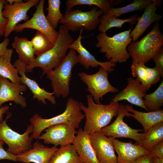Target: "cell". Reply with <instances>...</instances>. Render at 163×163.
Here are the masks:
<instances>
[{
	"label": "cell",
	"mask_w": 163,
	"mask_h": 163,
	"mask_svg": "<svg viewBox=\"0 0 163 163\" xmlns=\"http://www.w3.org/2000/svg\"><path fill=\"white\" fill-rule=\"evenodd\" d=\"M57 39L53 47L46 52L37 56L26 66V72H32L38 67L42 73L41 78L58 66L65 58L73 39L68 28L63 25L59 28Z\"/></svg>",
	"instance_id": "1"
},
{
	"label": "cell",
	"mask_w": 163,
	"mask_h": 163,
	"mask_svg": "<svg viewBox=\"0 0 163 163\" xmlns=\"http://www.w3.org/2000/svg\"><path fill=\"white\" fill-rule=\"evenodd\" d=\"M86 98L88 106L82 102L79 106L86 119L83 130L91 135L99 132L117 115L119 104L118 102H110L108 105L96 103L90 94Z\"/></svg>",
	"instance_id": "2"
},
{
	"label": "cell",
	"mask_w": 163,
	"mask_h": 163,
	"mask_svg": "<svg viewBox=\"0 0 163 163\" xmlns=\"http://www.w3.org/2000/svg\"><path fill=\"white\" fill-rule=\"evenodd\" d=\"M80 109L79 103L72 97L67 101L66 109L62 113L49 119H44L38 114L33 115L29 119L33 125L32 137L37 139L42 131L53 125L66 123L72 125L75 129L79 127L82 120L85 118Z\"/></svg>",
	"instance_id": "3"
},
{
	"label": "cell",
	"mask_w": 163,
	"mask_h": 163,
	"mask_svg": "<svg viewBox=\"0 0 163 163\" xmlns=\"http://www.w3.org/2000/svg\"><path fill=\"white\" fill-rule=\"evenodd\" d=\"M132 27L112 37L105 33H100L96 37L98 42L96 47L100 48V52L105 53L110 61L115 64L126 62L129 57L127 48L133 41L130 36Z\"/></svg>",
	"instance_id": "4"
},
{
	"label": "cell",
	"mask_w": 163,
	"mask_h": 163,
	"mask_svg": "<svg viewBox=\"0 0 163 163\" xmlns=\"http://www.w3.org/2000/svg\"><path fill=\"white\" fill-rule=\"evenodd\" d=\"M158 22L155 23L152 29L139 41L131 42L127 50L132 61L145 65L159 51L163 45V34Z\"/></svg>",
	"instance_id": "5"
},
{
	"label": "cell",
	"mask_w": 163,
	"mask_h": 163,
	"mask_svg": "<svg viewBox=\"0 0 163 163\" xmlns=\"http://www.w3.org/2000/svg\"><path fill=\"white\" fill-rule=\"evenodd\" d=\"M79 63L76 52L69 49L68 53L59 65L46 74L51 81L54 95L67 97L70 93V80L73 68Z\"/></svg>",
	"instance_id": "6"
},
{
	"label": "cell",
	"mask_w": 163,
	"mask_h": 163,
	"mask_svg": "<svg viewBox=\"0 0 163 163\" xmlns=\"http://www.w3.org/2000/svg\"><path fill=\"white\" fill-rule=\"evenodd\" d=\"M11 116V113H8L5 120L0 123V140L8 145L7 152L18 155L32 148L34 138L32 135H29L33 133V127L31 124L28 125L26 131L20 134L12 130L6 123L7 120Z\"/></svg>",
	"instance_id": "7"
},
{
	"label": "cell",
	"mask_w": 163,
	"mask_h": 163,
	"mask_svg": "<svg viewBox=\"0 0 163 163\" xmlns=\"http://www.w3.org/2000/svg\"><path fill=\"white\" fill-rule=\"evenodd\" d=\"M103 11L93 7L90 11H83L77 9L66 11L59 22L69 30L75 31L82 28L91 31L95 29L100 23L99 17L104 14Z\"/></svg>",
	"instance_id": "8"
},
{
	"label": "cell",
	"mask_w": 163,
	"mask_h": 163,
	"mask_svg": "<svg viewBox=\"0 0 163 163\" xmlns=\"http://www.w3.org/2000/svg\"><path fill=\"white\" fill-rule=\"evenodd\" d=\"M108 72L101 67L98 71L92 75L83 72L78 73L81 81L87 86L86 90L88 91L95 102L101 103L104 95L109 92H117L118 89L113 86L110 83L108 77Z\"/></svg>",
	"instance_id": "9"
},
{
	"label": "cell",
	"mask_w": 163,
	"mask_h": 163,
	"mask_svg": "<svg viewBox=\"0 0 163 163\" xmlns=\"http://www.w3.org/2000/svg\"><path fill=\"white\" fill-rule=\"evenodd\" d=\"M131 113L127 111L125 105L119 104L117 116L114 121L110 125L102 129L99 131L107 136L113 139L127 138L132 139L139 144L143 139L145 134L139 133L142 129H136L129 126L123 121L124 117H130Z\"/></svg>",
	"instance_id": "10"
},
{
	"label": "cell",
	"mask_w": 163,
	"mask_h": 163,
	"mask_svg": "<svg viewBox=\"0 0 163 163\" xmlns=\"http://www.w3.org/2000/svg\"><path fill=\"white\" fill-rule=\"evenodd\" d=\"M44 0H40L37 4L36 10L30 19L22 24H18L14 30L18 32L25 29H33L46 36L53 44L58 34L48 21L44 12Z\"/></svg>",
	"instance_id": "11"
},
{
	"label": "cell",
	"mask_w": 163,
	"mask_h": 163,
	"mask_svg": "<svg viewBox=\"0 0 163 163\" xmlns=\"http://www.w3.org/2000/svg\"><path fill=\"white\" fill-rule=\"evenodd\" d=\"M38 138L43 140L44 143L52 144L57 147L72 144L77 131L72 125L61 123L50 126L44 130Z\"/></svg>",
	"instance_id": "12"
},
{
	"label": "cell",
	"mask_w": 163,
	"mask_h": 163,
	"mask_svg": "<svg viewBox=\"0 0 163 163\" xmlns=\"http://www.w3.org/2000/svg\"><path fill=\"white\" fill-rule=\"evenodd\" d=\"M39 1V0H29L25 2H23L10 5L6 1L2 14L8 21L4 36L5 38H8L20 22L26 21L29 20V16L27 14L28 11L32 7L38 4Z\"/></svg>",
	"instance_id": "13"
},
{
	"label": "cell",
	"mask_w": 163,
	"mask_h": 163,
	"mask_svg": "<svg viewBox=\"0 0 163 163\" xmlns=\"http://www.w3.org/2000/svg\"><path fill=\"white\" fill-rule=\"evenodd\" d=\"M90 141L100 163H117L112 138L108 137L100 132L90 135Z\"/></svg>",
	"instance_id": "14"
},
{
	"label": "cell",
	"mask_w": 163,
	"mask_h": 163,
	"mask_svg": "<svg viewBox=\"0 0 163 163\" xmlns=\"http://www.w3.org/2000/svg\"><path fill=\"white\" fill-rule=\"evenodd\" d=\"M127 79L126 87L114 96L110 102H118L125 100L149 111L143 101V97L146 94V89L136 79L129 77Z\"/></svg>",
	"instance_id": "15"
},
{
	"label": "cell",
	"mask_w": 163,
	"mask_h": 163,
	"mask_svg": "<svg viewBox=\"0 0 163 163\" xmlns=\"http://www.w3.org/2000/svg\"><path fill=\"white\" fill-rule=\"evenodd\" d=\"M161 1L151 0L144 9L142 14L137 19V23L130 34L133 42L136 41L144 33L146 29L153 23L158 22L162 16L156 13L157 8L161 3Z\"/></svg>",
	"instance_id": "16"
},
{
	"label": "cell",
	"mask_w": 163,
	"mask_h": 163,
	"mask_svg": "<svg viewBox=\"0 0 163 163\" xmlns=\"http://www.w3.org/2000/svg\"><path fill=\"white\" fill-rule=\"evenodd\" d=\"M83 29V28H82L80 30L78 38L70 45L69 49H72L78 52L79 63L86 69H88L90 67L97 68L100 66L109 73L112 72L114 71L113 67L116 66V64L110 61L104 62L98 61L82 45L81 40L84 38L82 36Z\"/></svg>",
	"instance_id": "17"
},
{
	"label": "cell",
	"mask_w": 163,
	"mask_h": 163,
	"mask_svg": "<svg viewBox=\"0 0 163 163\" xmlns=\"http://www.w3.org/2000/svg\"><path fill=\"white\" fill-rule=\"evenodd\" d=\"M13 65L21 75V84L25 85L30 90L33 94L34 99H37L45 105L47 104L46 100H48L53 104L56 103L53 92H49L44 88H41L35 81L26 76L25 74L26 64L18 59L15 62Z\"/></svg>",
	"instance_id": "18"
},
{
	"label": "cell",
	"mask_w": 163,
	"mask_h": 163,
	"mask_svg": "<svg viewBox=\"0 0 163 163\" xmlns=\"http://www.w3.org/2000/svg\"><path fill=\"white\" fill-rule=\"evenodd\" d=\"M27 86L22 84H15L0 76V106L5 102L13 101L22 107H27L25 97L20 94L25 91Z\"/></svg>",
	"instance_id": "19"
},
{
	"label": "cell",
	"mask_w": 163,
	"mask_h": 163,
	"mask_svg": "<svg viewBox=\"0 0 163 163\" xmlns=\"http://www.w3.org/2000/svg\"><path fill=\"white\" fill-rule=\"evenodd\" d=\"M112 141L118 155L117 163H132L139 157L150 152L140 144H133L131 141L125 142L113 138Z\"/></svg>",
	"instance_id": "20"
},
{
	"label": "cell",
	"mask_w": 163,
	"mask_h": 163,
	"mask_svg": "<svg viewBox=\"0 0 163 163\" xmlns=\"http://www.w3.org/2000/svg\"><path fill=\"white\" fill-rule=\"evenodd\" d=\"M58 148L53 146H45L37 141L34 143L32 148L16 155L18 161L24 163H49L51 157Z\"/></svg>",
	"instance_id": "21"
},
{
	"label": "cell",
	"mask_w": 163,
	"mask_h": 163,
	"mask_svg": "<svg viewBox=\"0 0 163 163\" xmlns=\"http://www.w3.org/2000/svg\"><path fill=\"white\" fill-rule=\"evenodd\" d=\"M90 134L82 128L78 130L73 143L83 163H100L91 145Z\"/></svg>",
	"instance_id": "22"
},
{
	"label": "cell",
	"mask_w": 163,
	"mask_h": 163,
	"mask_svg": "<svg viewBox=\"0 0 163 163\" xmlns=\"http://www.w3.org/2000/svg\"><path fill=\"white\" fill-rule=\"evenodd\" d=\"M125 106L128 112L131 114V117L137 120L143 128L144 133H146L148 130L159 123L163 122V110L144 112L134 109L132 105H126Z\"/></svg>",
	"instance_id": "23"
},
{
	"label": "cell",
	"mask_w": 163,
	"mask_h": 163,
	"mask_svg": "<svg viewBox=\"0 0 163 163\" xmlns=\"http://www.w3.org/2000/svg\"><path fill=\"white\" fill-rule=\"evenodd\" d=\"M13 52L12 49L7 48L0 56V76L8 79L12 83L21 84L18 71L11 63Z\"/></svg>",
	"instance_id": "24"
},
{
	"label": "cell",
	"mask_w": 163,
	"mask_h": 163,
	"mask_svg": "<svg viewBox=\"0 0 163 163\" xmlns=\"http://www.w3.org/2000/svg\"><path fill=\"white\" fill-rule=\"evenodd\" d=\"M12 45L18 54V59L27 65L35 58L32 44L27 38L16 36Z\"/></svg>",
	"instance_id": "25"
},
{
	"label": "cell",
	"mask_w": 163,
	"mask_h": 163,
	"mask_svg": "<svg viewBox=\"0 0 163 163\" xmlns=\"http://www.w3.org/2000/svg\"><path fill=\"white\" fill-rule=\"evenodd\" d=\"M49 163H83L73 144L60 146L55 152Z\"/></svg>",
	"instance_id": "26"
},
{
	"label": "cell",
	"mask_w": 163,
	"mask_h": 163,
	"mask_svg": "<svg viewBox=\"0 0 163 163\" xmlns=\"http://www.w3.org/2000/svg\"><path fill=\"white\" fill-rule=\"evenodd\" d=\"M145 134L143 139L138 144L150 152L155 146L163 141V122L151 127Z\"/></svg>",
	"instance_id": "27"
},
{
	"label": "cell",
	"mask_w": 163,
	"mask_h": 163,
	"mask_svg": "<svg viewBox=\"0 0 163 163\" xmlns=\"http://www.w3.org/2000/svg\"><path fill=\"white\" fill-rule=\"evenodd\" d=\"M138 17V15H134L126 19H120L115 16L103 14L100 18L98 30L101 33H106L107 30L112 28H121L126 22L129 23L133 26L136 23Z\"/></svg>",
	"instance_id": "28"
},
{
	"label": "cell",
	"mask_w": 163,
	"mask_h": 163,
	"mask_svg": "<svg viewBox=\"0 0 163 163\" xmlns=\"http://www.w3.org/2000/svg\"><path fill=\"white\" fill-rule=\"evenodd\" d=\"M143 101L149 111H155L161 110L163 105V80L157 88L152 93L146 94Z\"/></svg>",
	"instance_id": "29"
},
{
	"label": "cell",
	"mask_w": 163,
	"mask_h": 163,
	"mask_svg": "<svg viewBox=\"0 0 163 163\" xmlns=\"http://www.w3.org/2000/svg\"><path fill=\"white\" fill-rule=\"evenodd\" d=\"M151 0H134L131 3L121 7H111L106 15L116 17L129 12L142 11L147 6Z\"/></svg>",
	"instance_id": "30"
},
{
	"label": "cell",
	"mask_w": 163,
	"mask_h": 163,
	"mask_svg": "<svg viewBox=\"0 0 163 163\" xmlns=\"http://www.w3.org/2000/svg\"><path fill=\"white\" fill-rule=\"evenodd\" d=\"M112 1L108 0H67L66 3V11L71 10L73 7L79 5H94L98 7L106 15L110 8Z\"/></svg>",
	"instance_id": "31"
},
{
	"label": "cell",
	"mask_w": 163,
	"mask_h": 163,
	"mask_svg": "<svg viewBox=\"0 0 163 163\" xmlns=\"http://www.w3.org/2000/svg\"><path fill=\"white\" fill-rule=\"evenodd\" d=\"M48 6L46 8L48 14L46 18L52 27L56 29L60 21L63 17L60 10V0H48Z\"/></svg>",
	"instance_id": "32"
},
{
	"label": "cell",
	"mask_w": 163,
	"mask_h": 163,
	"mask_svg": "<svg viewBox=\"0 0 163 163\" xmlns=\"http://www.w3.org/2000/svg\"><path fill=\"white\" fill-rule=\"evenodd\" d=\"M34 51L38 56L51 49L53 44L45 35L37 31L30 40Z\"/></svg>",
	"instance_id": "33"
},
{
	"label": "cell",
	"mask_w": 163,
	"mask_h": 163,
	"mask_svg": "<svg viewBox=\"0 0 163 163\" xmlns=\"http://www.w3.org/2000/svg\"><path fill=\"white\" fill-rule=\"evenodd\" d=\"M146 67L145 65L133 61H132L131 67L133 77H136V79L140 83L145 89L146 78Z\"/></svg>",
	"instance_id": "34"
},
{
	"label": "cell",
	"mask_w": 163,
	"mask_h": 163,
	"mask_svg": "<svg viewBox=\"0 0 163 163\" xmlns=\"http://www.w3.org/2000/svg\"><path fill=\"white\" fill-rule=\"evenodd\" d=\"M146 85L145 89L148 91L152 85L156 84L160 80V75L157 68L146 67Z\"/></svg>",
	"instance_id": "35"
},
{
	"label": "cell",
	"mask_w": 163,
	"mask_h": 163,
	"mask_svg": "<svg viewBox=\"0 0 163 163\" xmlns=\"http://www.w3.org/2000/svg\"><path fill=\"white\" fill-rule=\"evenodd\" d=\"M155 64V67L158 70L160 76L163 77V47L152 58Z\"/></svg>",
	"instance_id": "36"
},
{
	"label": "cell",
	"mask_w": 163,
	"mask_h": 163,
	"mask_svg": "<svg viewBox=\"0 0 163 163\" xmlns=\"http://www.w3.org/2000/svg\"><path fill=\"white\" fill-rule=\"evenodd\" d=\"M5 0H0V37L4 36L8 20L2 14V10Z\"/></svg>",
	"instance_id": "37"
},
{
	"label": "cell",
	"mask_w": 163,
	"mask_h": 163,
	"mask_svg": "<svg viewBox=\"0 0 163 163\" xmlns=\"http://www.w3.org/2000/svg\"><path fill=\"white\" fill-rule=\"evenodd\" d=\"M4 142L0 140V160L7 159L14 161H17L16 155L11 154L3 148V146Z\"/></svg>",
	"instance_id": "38"
},
{
	"label": "cell",
	"mask_w": 163,
	"mask_h": 163,
	"mask_svg": "<svg viewBox=\"0 0 163 163\" xmlns=\"http://www.w3.org/2000/svg\"><path fill=\"white\" fill-rule=\"evenodd\" d=\"M153 156L149 152L139 157L132 163H153Z\"/></svg>",
	"instance_id": "39"
},
{
	"label": "cell",
	"mask_w": 163,
	"mask_h": 163,
	"mask_svg": "<svg viewBox=\"0 0 163 163\" xmlns=\"http://www.w3.org/2000/svg\"><path fill=\"white\" fill-rule=\"evenodd\" d=\"M149 152L154 156L163 158V141L155 146Z\"/></svg>",
	"instance_id": "40"
},
{
	"label": "cell",
	"mask_w": 163,
	"mask_h": 163,
	"mask_svg": "<svg viewBox=\"0 0 163 163\" xmlns=\"http://www.w3.org/2000/svg\"><path fill=\"white\" fill-rule=\"evenodd\" d=\"M9 43L8 38H5L4 40L0 43V56L8 48L7 47Z\"/></svg>",
	"instance_id": "41"
},
{
	"label": "cell",
	"mask_w": 163,
	"mask_h": 163,
	"mask_svg": "<svg viewBox=\"0 0 163 163\" xmlns=\"http://www.w3.org/2000/svg\"><path fill=\"white\" fill-rule=\"evenodd\" d=\"M8 106L5 105L3 107H1L0 108V123L3 120V115L9 109Z\"/></svg>",
	"instance_id": "42"
},
{
	"label": "cell",
	"mask_w": 163,
	"mask_h": 163,
	"mask_svg": "<svg viewBox=\"0 0 163 163\" xmlns=\"http://www.w3.org/2000/svg\"><path fill=\"white\" fill-rule=\"evenodd\" d=\"M153 156V163H163V158Z\"/></svg>",
	"instance_id": "43"
},
{
	"label": "cell",
	"mask_w": 163,
	"mask_h": 163,
	"mask_svg": "<svg viewBox=\"0 0 163 163\" xmlns=\"http://www.w3.org/2000/svg\"><path fill=\"white\" fill-rule=\"evenodd\" d=\"M6 2L9 5H12L14 3H18L23 2L22 0H7Z\"/></svg>",
	"instance_id": "44"
}]
</instances>
